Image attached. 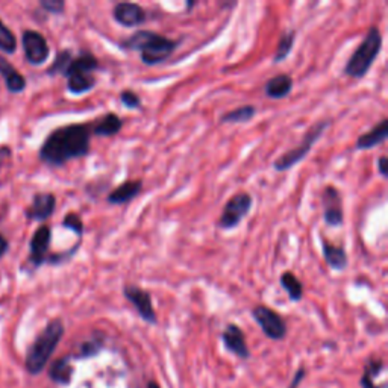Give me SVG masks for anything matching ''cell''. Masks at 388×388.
I'll return each instance as SVG.
<instances>
[{
	"label": "cell",
	"instance_id": "6da1fadb",
	"mask_svg": "<svg viewBox=\"0 0 388 388\" xmlns=\"http://www.w3.org/2000/svg\"><path fill=\"white\" fill-rule=\"evenodd\" d=\"M92 123H73L55 129L44 140L40 160L52 167H61L72 160L85 158L92 152Z\"/></svg>",
	"mask_w": 388,
	"mask_h": 388
},
{
	"label": "cell",
	"instance_id": "7a4b0ae2",
	"mask_svg": "<svg viewBox=\"0 0 388 388\" xmlns=\"http://www.w3.org/2000/svg\"><path fill=\"white\" fill-rule=\"evenodd\" d=\"M118 44L123 50L140 52L141 62L153 67V65L167 61L181 44V40H172L158 34V32L141 29L134 32L131 37L121 40Z\"/></svg>",
	"mask_w": 388,
	"mask_h": 388
},
{
	"label": "cell",
	"instance_id": "3957f363",
	"mask_svg": "<svg viewBox=\"0 0 388 388\" xmlns=\"http://www.w3.org/2000/svg\"><path fill=\"white\" fill-rule=\"evenodd\" d=\"M64 323L61 318L49 321L41 334L32 343L26 355V369L31 375H38L46 367L53 352L57 350L61 338L64 337Z\"/></svg>",
	"mask_w": 388,
	"mask_h": 388
},
{
	"label": "cell",
	"instance_id": "277c9868",
	"mask_svg": "<svg viewBox=\"0 0 388 388\" xmlns=\"http://www.w3.org/2000/svg\"><path fill=\"white\" fill-rule=\"evenodd\" d=\"M382 49V34L381 29L373 25L369 28L367 34L364 35L358 48L353 50L345 65V74L352 79H362L367 76L376 58L379 57Z\"/></svg>",
	"mask_w": 388,
	"mask_h": 388
},
{
	"label": "cell",
	"instance_id": "5b68a950",
	"mask_svg": "<svg viewBox=\"0 0 388 388\" xmlns=\"http://www.w3.org/2000/svg\"><path fill=\"white\" fill-rule=\"evenodd\" d=\"M329 126H331V120L316 121L314 125L309 126V129L305 132L302 141L299 143L296 148L287 150L285 153L281 155L279 158H276V161L273 162V169L276 172L282 173L296 167L299 162H302L308 157V153L313 150L316 143L321 138V135L325 134V131Z\"/></svg>",
	"mask_w": 388,
	"mask_h": 388
},
{
	"label": "cell",
	"instance_id": "8992f818",
	"mask_svg": "<svg viewBox=\"0 0 388 388\" xmlns=\"http://www.w3.org/2000/svg\"><path fill=\"white\" fill-rule=\"evenodd\" d=\"M252 206L253 197L249 193H235L225 204L223 211H221L217 221V228L221 231H231L238 228L241 225V221L250 214Z\"/></svg>",
	"mask_w": 388,
	"mask_h": 388
},
{
	"label": "cell",
	"instance_id": "52a82bcc",
	"mask_svg": "<svg viewBox=\"0 0 388 388\" xmlns=\"http://www.w3.org/2000/svg\"><path fill=\"white\" fill-rule=\"evenodd\" d=\"M252 317L260 325L264 336L267 338L273 341H279L285 338L288 332L287 321L279 313H276L275 309L265 305H257L252 308Z\"/></svg>",
	"mask_w": 388,
	"mask_h": 388
},
{
	"label": "cell",
	"instance_id": "ba28073f",
	"mask_svg": "<svg viewBox=\"0 0 388 388\" xmlns=\"http://www.w3.org/2000/svg\"><path fill=\"white\" fill-rule=\"evenodd\" d=\"M123 296L126 301L137 309V313L144 321H148L150 325L158 323V316L155 313L152 294L149 290H144V288L135 284H126L123 287Z\"/></svg>",
	"mask_w": 388,
	"mask_h": 388
},
{
	"label": "cell",
	"instance_id": "9c48e42d",
	"mask_svg": "<svg viewBox=\"0 0 388 388\" xmlns=\"http://www.w3.org/2000/svg\"><path fill=\"white\" fill-rule=\"evenodd\" d=\"M321 206H323V220L329 228H340L345 223V208L343 196L334 185H326L321 192Z\"/></svg>",
	"mask_w": 388,
	"mask_h": 388
},
{
	"label": "cell",
	"instance_id": "30bf717a",
	"mask_svg": "<svg viewBox=\"0 0 388 388\" xmlns=\"http://www.w3.org/2000/svg\"><path fill=\"white\" fill-rule=\"evenodd\" d=\"M21 44H23L25 57L29 64L41 65L49 60L50 49L46 37L37 31H25L21 37Z\"/></svg>",
	"mask_w": 388,
	"mask_h": 388
},
{
	"label": "cell",
	"instance_id": "8fae6325",
	"mask_svg": "<svg viewBox=\"0 0 388 388\" xmlns=\"http://www.w3.org/2000/svg\"><path fill=\"white\" fill-rule=\"evenodd\" d=\"M113 18L123 28H138L148 20V14L138 4L120 2L113 8Z\"/></svg>",
	"mask_w": 388,
	"mask_h": 388
},
{
	"label": "cell",
	"instance_id": "7c38bea8",
	"mask_svg": "<svg viewBox=\"0 0 388 388\" xmlns=\"http://www.w3.org/2000/svg\"><path fill=\"white\" fill-rule=\"evenodd\" d=\"M221 340H223L225 348L240 360L250 358V350L248 346L246 336L238 325L229 323L223 331V334H221Z\"/></svg>",
	"mask_w": 388,
	"mask_h": 388
},
{
	"label": "cell",
	"instance_id": "4fadbf2b",
	"mask_svg": "<svg viewBox=\"0 0 388 388\" xmlns=\"http://www.w3.org/2000/svg\"><path fill=\"white\" fill-rule=\"evenodd\" d=\"M52 241V231L48 225L40 226L35 234L31 238V262L40 267L43 262L48 261V252Z\"/></svg>",
	"mask_w": 388,
	"mask_h": 388
},
{
	"label": "cell",
	"instance_id": "5bb4252c",
	"mask_svg": "<svg viewBox=\"0 0 388 388\" xmlns=\"http://www.w3.org/2000/svg\"><path fill=\"white\" fill-rule=\"evenodd\" d=\"M321 253L328 264V267L334 272H343L348 269L349 257L343 245H334V243L321 237Z\"/></svg>",
	"mask_w": 388,
	"mask_h": 388
},
{
	"label": "cell",
	"instance_id": "9a60e30c",
	"mask_svg": "<svg viewBox=\"0 0 388 388\" xmlns=\"http://www.w3.org/2000/svg\"><path fill=\"white\" fill-rule=\"evenodd\" d=\"M57 208V197L52 193H38L32 199V205L26 211V217L31 220L44 221L53 216Z\"/></svg>",
	"mask_w": 388,
	"mask_h": 388
},
{
	"label": "cell",
	"instance_id": "2e32d148",
	"mask_svg": "<svg viewBox=\"0 0 388 388\" xmlns=\"http://www.w3.org/2000/svg\"><path fill=\"white\" fill-rule=\"evenodd\" d=\"M143 188H144V184L141 179L126 181L123 184H120L118 187H116L113 192L108 193L106 202L109 205H126L140 196Z\"/></svg>",
	"mask_w": 388,
	"mask_h": 388
},
{
	"label": "cell",
	"instance_id": "e0dca14e",
	"mask_svg": "<svg viewBox=\"0 0 388 388\" xmlns=\"http://www.w3.org/2000/svg\"><path fill=\"white\" fill-rule=\"evenodd\" d=\"M388 138V118H382L378 125H375L370 131L364 132L355 143V150H370L381 146Z\"/></svg>",
	"mask_w": 388,
	"mask_h": 388
},
{
	"label": "cell",
	"instance_id": "ac0fdd59",
	"mask_svg": "<svg viewBox=\"0 0 388 388\" xmlns=\"http://www.w3.org/2000/svg\"><path fill=\"white\" fill-rule=\"evenodd\" d=\"M125 121L123 118H120L116 113H108L102 117H99L97 120L92 121V134L96 137H116L118 132L123 128Z\"/></svg>",
	"mask_w": 388,
	"mask_h": 388
},
{
	"label": "cell",
	"instance_id": "d6986e66",
	"mask_svg": "<svg viewBox=\"0 0 388 388\" xmlns=\"http://www.w3.org/2000/svg\"><path fill=\"white\" fill-rule=\"evenodd\" d=\"M293 77L288 73H279L265 82L264 85V94L273 101L278 99H284L293 92Z\"/></svg>",
	"mask_w": 388,
	"mask_h": 388
},
{
	"label": "cell",
	"instance_id": "ffe728a7",
	"mask_svg": "<svg viewBox=\"0 0 388 388\" xmlns=\"http://www.w3.org/2000/svg\"><path fill=\"white\" fill-rule=\"evenodd\" d=\"M99 67H101V62H99V60L94 57V53H92L90 50H81L77 57H73L64 76L67 77V76L76 74V73H93L94 74V72L99 70Z\"/></svg>",
	"mask_w": 388,
	"mask_h": 388
},
{
	"label": "cell",
	"instance_id": "44dd1931",
	"mask_svg": "<svg viewBox=\"0 0 388 388\" xmlns=\"http://www.w3.org/2000/svg\"><path fill=\"white\" fill-rule=\"evenodd\" d=\"M0 74H2L6 88L11 93H21L26 88L25 76L18 73L14 65H11L5 58H0Z\"/></svg>",
	"mask_w": 388,
	"mask_h": 388
},
{
	"label": "cell",
	"instance_id": "7402d4cb",
	"mask_svg": "<svg viewBox=\"0 0 388 388\" xmlns=\"http://www.w3.org/2000/svg\"><path fill=\"white\" fill-rule=\"evenodd\" d=\"M97 84L96 76L93 73H76L67 76V90L74 96H81L94 90Z\"/></svg>",
	"mask_w": 388,
	"mask_h": 388
},
{
	"label": "cell",
	"instance_id": "603a6c76",
	"mask_svg": "<svg viewBox=\"0 0 388 388\" xmlns=\"http://www.w3.org/2000/svg\"><path fill=\"white\" fill-rule=\"evenodd\" d=\"M279 282H281V287L287 292L288 299H290L292 302L297 304V302L302 301L304 294H305V288H304L302 281L299 279L293 272H290V270L284 272L281 275Z\"/></svg>",
	"mask_w": 388,
	"mask_h": 388
},
{
	"label": "cell",
	"instance_id": "cb8c5ba5",
	"mask_svg": "<svg viewBox=\"0 0 388 388\" xmlns=\"http://www.w3.org/2000/svg\"><path fill=\"white\" fill-rule=\"evenodd\" d=\"M255 116H257V108L253 105H243L232 111H228L220 117V125H238V123H248Z\"/></svg>",
	"mask_w": 388,
	"mask_h": 388
},
{
	"label": "cell",
	"instance_id": "d4e9b609",
	"mask_svg": "<svg viewBox=\"0 0 388 388\" xmlns=\"http://www.w3.org/2000/svg\"><path fill=\"white\" fill-rule=\"evenodd\" d=\"M296 35L297 34L294 29H288L282 32L278 41V46H276V52L273 55V64H281L290 57L296 44Z\"/></svg>",
	"mask_w": 388,
	"mask_h": 388
},
{
	"label": "cell",
	"instance_id": "484cf974",
	"mask_svg": "<svg viewBox=\"0 0 388 388\" xmlns=\"http://www.w3.org/2000/svg\"><path fill=\"white\" fill-rule=\"evenodd\" d=\"M49 376H50L52 381L58 382V384H64V385L70 384L72 376H73V367L70 364V357H64V358H60V360L55 361L49 370Z\"/></svg>",
	"mask_w": 388,
	"mask_h": 388
},
{
	"label": "cell",
	"instance_id": "4316f807",
	"mask_svg": "<svg viewBox=\"0 0 388 388\" xmlns=\"http://www.w3.org/2000/svg\"><path fill=\"white\" fill-rule=\"evenodd\" d=\"M384 361L376 358L370 360L364 367V373L361 376V387L362 388H387V387H378L375 382V378L384 372Z\"/></svg>",
	"mask_w": 388,
	"mask_h": 388
},
{
	"label": "cell",
	"instance_id": "83f0119b",
	"mask_svg": "<svg viewBox=\"0 0 388 388\" xmlns=\"http://www.w3.org/2000/svg\"><path fill=\"white\" fill-rule=\"evenodd\" d=\"M105 334L104 332H94V336L84 341L81 345V349H79V353L76 355L77 358H92V357H96V355L101 352L104 349V345H105Z\"/></svg>",
	"mask_w": 388,
	"mask_h": 388
},
{
	"label": "cell",
	"instance_id": "f1b7e54d",
	"mask_svg": "<svg viewBox=\"0 0 388 388\" xmlns=\"http://www.w3.org/2000/svg\"><path fill=\"white\" fill-rule=\"evenodd\" d=\"M73 60V53L72 50L65 49V50H61L57 53V58H55V61L52 62L50 67L48 69V74L49 76H55V74H62L65 73V70H67L69 64L72 62Z\"/></svg>",
	"mask_w": 388,
	"mask_h": 388
},
{
	"label": "cell",
	"instance_id": "f546056e",
	"mask_svg": "<svg viewBox=\"0 0 388 388\" xmlns=\"http://www.w3.org/2000/svg\"><path fill=\"white\" fill-rule=\"evenodd\" d=\"M17 49V40L16 35L8 29L2 20H0V50H4L6 53H14Z\"/></svg>",
	"mask_w": 388,
	"mask_h": 388
},
{
	"label": "cell",
	"instance_id": "4dcf8cb0",
	"mask_svg": "<svg viewBox=\"0 0 388 388\" xmlns=\"http://www.w3.org/2000/svg\"><path fill=\"white\" fill-rule=\"evenodd\" d=\"M62 226H64V228H67V229H70V231H73L74 234H76L77 237H79V238L85 234L84 221H82L81 216H79V214H76V213H69L67 216H65L64 220H62Z\"/></svg>",
	"mask_w": 388,
	"mask_h": 388
},
{
	"label": "cell",
	"instance_id": "1f68e13d",
	"mask_svg": "<svg viewBox=\"0 0 388 388\" xmlns=\"http://www.w3.org/2000/svg\"><path fill=\"white\" fill-rule=\"evenodd\" d=\"M118 97H120V104L128 109H141L143 106L141 97L138 96V93L132 90H123Z\"/></svg>",
	"mask_w": 388,
	"mask_h": 388
},
{
	"label": "cell",
	"instance_id": "d6a6232c",
	"mask_svg": "<svg viewBox=\"0 0 388 388\" xmlns=\"http://www.w3.org/2000/svg\"><path fill=\"white\" fill-rule=\"evenodd\" d=\"M79 248H81V241H77L76 246L72 248L70 250L62 252V253H55V255H52V257H48L46 262H50V264H62L65 261H69V260H72L74 257V253L77 252V249H79Z\"/></svg>",
	"mask_w": 388,
	"mask_h": 388
},
{
	"label": "cell",
	"instance_id": "836d02e7",
	"mask_svg": "<svg viewBox=\"0 0 388 388\" xmlns=\"http://www.w3.org/2000/svg\"><path fill=\"white\" fill-rule=\"evenodd\" d=\"M41 8L46 9L50 14H62L65 9L64 0H41Z\"/></svg>",
	"mask_w": 388,
	"mask_h": 388
},
{
	"label": "cell",
	"instance_id": "e575fe53",
	"mask_svg": "<svg viewBox=\"0 0 388 388\" xmlns=\"http://www.w3.org/2000/svg\"><path fill=\"white\" fill-rule=\"evenodd\" d=\"M376 170H378L381 177L387 179L388 177V158L385 157V155H381L378 161H376Z\"/></svg>",
	"mask_w": 388,
	"mask_h": 388
},
{
	"label": "cell",
	"instance_id": "d590c367",
	"mask_svg": "<svg viewBox=\"0 0 388 388\" xmlns=\"http://www.w3.org/2000/svg\"><path fill=\"white\" fill-rule=\"evenodd\" d=\"M305 375H306V370H305V367H301V369H299L296 373H294V376H293V379H292V384H290V387H288V388H297L299 385H301V382L304 381V378H305Z\"/></svg>",
	"mask_w": 388,
	"mask_h": 388
},
{
	"label": "cell",
	"instance_id": "8d00e7d4",
	"mask_svg": "<svg viewBox=\"0 0 388 388\" xmlns=\"http://www.w3.org/2000/svg\"><path fill=\"white\" fill-rule=\"evenodd\" d=\"M8 248H9V245H8V240H6L2 234H0V260H2V257H4V255L6 253Z\"/></svg>",
	"mask_w": 388,
	"mask_h": 388
},
{
	"label": "cell",
	"instance_id": "74e56055",
	"mask_svg": "<svg viewBox=\"0 0 388 388\" xmlns=\"http://www.w3.org/2000/svg\"><path fill=\"white\" fill-rule=\"evenodd\" d=\"M148 388H161V387H160V384H158V382L150 381V382L148 384Z\"/></svg>",
	"mask_w": 388,
	"mask_h": 388
},
{
	"label": "cell",
	"instance_id": "f35d334b",
	"mask_svg": "<svg viewBox=\"0 0 388 388\" xmlns=\"http://www.w3.org/2000/svg\"><path fill=\"white\" fill-rule=\"evenodd\" d=\"M194 5H197V4H196V2H187L185 6H187V9H190V8H193Z\"/></svg>",
	"mask_w": 388,
	"mask_h": 388
}]
</instances>
